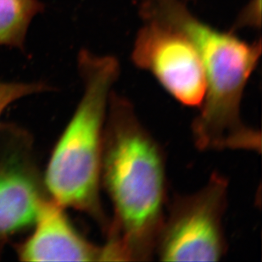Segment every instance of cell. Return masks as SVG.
I'll list each match as a JSON object with an SVG mask.
<instances>
[{
	"label": "cell",
	"instance_id": "9",
	"mask_svg": "<svg viewBox=\"0 0 262 262\" xmlns=\"http://www.w3.org/2000/svg\"><path fill=\"white\" fill-rule=\"evenodd\" d=\"M45 89V85L40 83L0 82V117L13 102Z\"/></svg>",
	"mask_w": 262,
	"mask_h": 262
},
{
	"label": "cell",
	"instance_id": "3",
	"mask_svg": "<svg viewBox=\"0 0 262 262\" xmlns=\"http://www.w3.org/2000/svg\"><path fill=\"white\" fill-rule=\"evenodd\" d=\"M78 69L83 94L53 150L45 184L54 201L86 213L105 233L110 218L100 200L102 155L110 97L120 64L111 55L82 50Z\"/></svg>",
	"mask_w": 262,
	"mask_h": 262
},
{
	"label": "cell",
	"instance_id": "1",
	"mask_svg": "<svg viewBox=\"0 0 262 262\" xmlns=\"http://www.w3.org/2000/svg\"><path fill=\"white\" fill-rule=\"evenodd\" d=\"M166 166L161 148L131 102L112 91L102 155L101 183L113 216L99 261H146L156 254L166 214Z\"/></svg>",
	"mask_w": 262,
	"mask_h": 262
},
{
	"label": "cell",
	"instance_id": "8",
	"mask_svg": "<svg viewBox=\"0 0 262 262\" xmlns=\"http://www.w3.org/2000/svg\"><path fill=\"white\" fill-rule=\"evenodd\" d=\"M43 10L39 0H0V45L23 50L32 19Z\"/></svg>",
	"mask_w": 262,
	"mask_h": 262
},
{
	"label": "cell",
	"instance_id": "5",
	"mask_svg": "<svg viewBox=\"0 0 262 262\" xmlns=\"http://www.w3.org/2000/svg\"><path fill=\"white\" fill-rule=\"evenodd\" d=\"M144 21L134 42V64L150 72L178 101L187 106H200L206 82L202 61L192 40L167 23Z\"/></svg>",
	"mask_w": 262,
	"mask_h": 262
},
{
	"label": "cell",
	"instance_id": "7",
	"mask_svg": "<svg viewBox=\"0 0 262 262\" xmlns=\"http://www.w3.org/2000/svg\"><path fill=\"white\" fill-rule=\"evenodd\" d=\"M56 201L45 200L32 233L18 250L24 261H99L100 247L92 245L72 226Z\"/></svg>",
	"mask_w": 262,
	"mask_h": 262
},
{
	"label": "cell",
	"instance_id": "2",
	"mask_svg": "<svg viewBox=\"0 0 262 262\" xmlns=\"http://www.w3.org/2000/svg\"><path fill=\"white\" fill-rule=\"evenodd\" d=\"M144 20H160L181 30L198 50L206 89L201 111L192 125L201 150L261 151L260 132L241 117L243 94L261 54L260 39H240L195 17L181 0H140Z\"/></svg>",
	"mask_w": 262,
	"mask_h": 262
},
{
	"label": "cell",
	"instance_id": "10",
	"mask_svg": "<svg viewBox=\"0 0 262 262\" xmlns=\"http://www.w3.org/2000/svg\"><path fill=\"white\" fill-rule=\"evenodd\" d=\"M260 0H252L248 5L243 13H241L238 19V25L240 27L244 26H253V27H260V19L256 18V14H260V10L256 11V8L260 6Z\"/></svg>",
	"mask_w": 262,
	"mask_h": 262
},
{
	"label": "cell",
	"instance_id": "4",
	"mask_svg": "<svg viewBox=\"0 0 262 262\" xmlns=\"http://www.w3.org/2000/svg\"><path fill=\"white\" fill-rule=\"evenodd\" d=\"M228 182L213 174L196 193L177 195L166 209L156 254L164 261H217L227 250L223 217Z\"/></svg>",
	"mask_w": 262,
	"mask_h": 262
},
{
	"label": "cell",
	"instance_id": "6",
	"mask_svg": "<svg viewBox=\"0 0 262 262\" xmlns=\"http://www.w3.org/2000/svg\"><path fill=\"white\" fill-rule=\"evenodd\" d=\"M15 142L0 153V242L32 225L46 200L25 139Z\"/></svg>",
	"mask_w": 262,
	"mask_h": 262
}]
</instances>
